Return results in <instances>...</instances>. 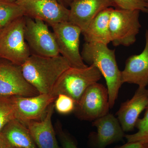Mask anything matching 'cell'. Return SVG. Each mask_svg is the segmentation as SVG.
Returning a JSON list of instances; mask_svg holds the SVG:
<instances>
[{
    "instance_id": "31",
    "label": "cell",
    "mask_w": 148,
    "mask_h": 148,
    "mask_svg": "<svg viewBox=\"0 0 148 148\" xmlns=\"http://www.w3.org/2000/svg\"><path fill=\"white\" fill-rule=\"evenodd\" d=\"M10 148H15V147H10Z\"/></svg>"
},
{
    "instance_id": "16",
    "label": "cell",
    "mask_w": 148,
    "mask_h": 148,
    "mask_svg": "<svg viewBox=\"0 0 148 148\" xmlns=\"http://www.w3.org/2000/svg\"><path fill=\"white\" fill-rule=\"evenodd\" d=\"M54 103L49 106L42 119L30 122L27 125L33 140L38 148H59L52 123Z\"/></svg>"
},
{
    "instance_id": "12",
    "label": "cell",
    "mask_w": 148,
    "mask_h": 148,
    "mask_svg": "<svg viewBox=\"0 0 148 148\" xmlns=\"http://www.w3.org/2000/svg\"><path fill=\"white\" fill-rule=\"evenodd\" d=\"M70 6L69 21L79 27L82 34L102 11L116 7L112 0H73Z\"/></svg>"
},
{
    "instance_id": "2",
    "label": "cell",
    "mask_w": 148,
    "mask_h": 148,
    "mask_svg": "<svg viewBox=\"0 0 148 148\" xmlns=\"http://www.w3.org/2000/svg\"><path fill=\"white\" fill-rule=\"evenodd\" d=\"M99 43H85L82 51L83 60L93 65L100 71L106 81L110 108L114 107L123 84L121 71L118 66L114 49Z\"/></svg>"
},
{
    "instance_id": "20",
    "label": "cell",
    "mask_w": 148,
    "mask_h": 148,
    "mask_svg": "<svg viewBox=\"0 0 148 148\" xmlns=\"http://www.w3.org/2000/svg\"><path fill=\"white\" fill-rule=\"evenodd\" d=\"M135 127L138 131L134 134L125 135L127 143H138L148 147V105L143 118L139 119Z\"/></svg>"
},
{
    "instance_id": "23",
    "label": "cell",
    "mask_w": 148,
    "mask_h": 148,
    "mask_svg": "<svg viewBox=\"0 0 148 148\" xmlns=\"http://www.w3.org/2000/svg\"><path fill=\"white\" fill-rule=\"evenodd\" d=\"M117 9L124 10H140L148 13V9L144 0H112Z\"/></svg>"
},
{
    "instance_id": "1",
    "label": "cell",
    "mask_w": 148,
    "mask_h": 148,
    "mask_svg": "<svg viewBox=\"0 0 148 148\" xmlns=\"http://www.w3.org/2000/svg\"><path fill=\"white\" fill-rule=\"evenodd\" d=\"M21 67L25 79L40 94H49L61 75L71 67L61 55L45 57L32 54Z\"/></svg>"
},
{
    "instance_id": "13",
    "label": "cell",
    "mask_w": 148,
    "mask_h": 148,
    "mask_svg": "<svg viewBox=\"0 0 148 148\" xmlns=\"http://www.w3.org/2000/svg\"><path fill=\"white\" fill-rule=\"evenodd\" d=\"M148 105V89L139 87L130 100L122 103L117 112V119L124 132L132 131L140 114Z\"/></svg>"
},
{
    "instance_id": "27",
    "label": "cell",
    "mask_w": 148,
    "mask_h": 148,
    "mask_svg": "<svg viewBox=\"0 0 148 148\" xmlns=\"http://www.w3.org/2000/svg\"><path fill=\"white\" fill-rule=\"evenodd\" d=\"M59 1H60L62 2V3H64V4L69 5H70L71 3L73 1V0H59Z\"/></svg>"
},
{
    "instance_id": "5",
    "label": "cell",
    "mask_w": 148,
    "mask_h": 148,
    "mask_svg": "<svg viewBox=\"0 0 148 148\" xmlns=\"http://www.w3.org/2000/svg\"><path fill=\"white\" fill-rule=\"evenodd\" d=\"M140 10L113 9L109 21L111 42L114 46L128 47L134 43L140 32Z\"/></svg>"
},
{
    "instance_id": "14",
    "label": "cell",
    "mask_w": 148,
    "mask_h": 148,
    "mask_svg": "<svg viewBox=\"0 0 148 148\" xmlns=\"http://www.w3.org/2000/svg\"><path fill=\"white\" fill-rule=\"evenodd\" d=\"M121 82L146 87L148 85V30L145 34V45L141 53L127 58L123 71Z\"/></svg>"
},
{
    "instance_id": "32",
    "label": "cell",
    "mask_w": 148,
    "mask_h": 148,
    "mask_svg": "<svg viewBox=\"0 0 148 148\" xmlns=\"http://www.w3.org/2000/svg\"><path fill=\"white\" fill-rule=\"evenodd\" d=\"M145 148H148V147H146Z\"/></svg>"
},
{
    "instance_id": "30",
    "label": "cell",
    "mask_w": 148,
    "mask_h": 148,
    "mask_svg": "<svg viewBox=\"0 0 148 148\" xmlns=\"http://www.w3.org/2000/svg\"><path fill=\"white\" fill-rule=\"evenodd\" d=\"M2 29H0V33H1V31H2Z\"/></svg>"
},
{
    "instance_id": "25",
    "label": "cell",
    "mask_w": 148,
    "mask_h": 148,
    "mask_svg": "<svg viewBox=\"0 0 148 148\" xmlns=\"http://www.w3.org/2000/svg\"><path fill=\"white\" fill-rule=\"evenodd\" d=\"M146 146H144L141 143H127L123 145L116 147L114 148H145Z\"/></svg>"
},
{
    "instance_id": "9",
    "label": "cell",
    "mask_w": 148,
    "mask_h": 148,
    "mask_svg": "<svg viewBox=\"0 0 148 148\" xmlns=\"http://www.w3.org/2000/svg\"><path fill=\"white\" fill-rule=\"evenodd\" d=\"M24 16L38 19L51 26L69 21L70 10L57 0H17Z\"/></svg>"
},
{
    "instance_id": "10",
    "label": "cell",
    "mask_w": 148,
    "mask_h": 148,
    "mask_svg": "<svg viewBox=\"0 0 148 148\" xmlns=\"http://www.w3.org/2000/svg\"><path fill=\"white\" fill-rule=\"evenodd\" d=\"M39 94L25 79L21 66L0 62V95L32 97Z\"/></svg>"
},
{
    "instance_id": "11",
    "label": "cell",
    "mask_w": 148,
    "mask_h": 148,
    "mask_svg": "<svg viewBox=\"0 0 148 148\" xmlns=\"http://www.w3.org/2000/svg\"><path fill=\"white\" fill-rule=\"evenodd\" d=\"M56 98L50 93L32 97L13 96L15 119L27 126L30 122L42 119Z\"/></svg>"
},
{
    "instance_id": "7",
    "label": "cell",
    "mask_w": 148,
    "mask_h": 148,
    "mask_svg": "<svg viewBox=\"0 0 148 148\" xmlns=\"http://www.w3.org/2000/svg\"><path fill=\"white\" fill-rule=\"evenodd\" d=\"M24 17V37L32 54L45 57L60 55L53 33L45 22Z\"/></svg>"
},
{
    "instance_id": "6",
    "label": "cell",
    "mask_w": 148,
    "mask_h": 148,
    "mask_svg": "<svg viewBox=\"0 0 148 148\" xmlns=\"http://www.w3.org/2000/svg\"><path fill=\"white\" fill-rule=\"evenodd\" d=\"M51 27L59 53L69 61L71 67L77 69L87 67L79 51L81 29L69 21Z\"/></svg>"
},
{
    "instance_id": "22",
    "label": "cell",
    "mask_w": 148,
    "mask_h": 148,
    "mask_svg": "<svg viewBox=\"0 0 148 148\" xmlns=\"http://www.w3.org/2000/svg\"><path fill=\"white\" fill-rule=\"evenodd\" d=\"M54 109L62 114H68L74 112L76 102L73 99L65 94H59L54 103Z\"/></svg>"
},
{
    "instance_id": "29",
    "label": "cell",
    "mask_w": 148,
    "mask_h": 148,
    "mask_svg": "<svg viewBox=\"0 0 148 148\" xmlns=\"http://www.w3.org/2000/svg\"><path fill=\"white\" fill-rule=\"evenodd\" d=\"M145 3H146V5H147V7L148 9V0H144Z\"/></svg>"
},
{
    "instance_id": "18",
    "label": "cell",
    "mask_w": 148,
    "mask_h": 148,
    "mask_svg": "<svg viewBox=\"0 0 148 148\" xmlns=\"http://www.w3.org/2000/svg\"><path fill=\"white\" fill-rule=\"evenodd\" d=\"M1 133L12 147L37 148L28 127L15 119L9 122Z\"/></svg>"
},
{
    "instance_id": "8",
    "label": "cell",
    "mask_w": 148,
    "mask_h": 148,
    "mask_svg": "<svg viewBox=\"0 0 148 148\" xmlns=\"http://www.w3.org/2000/svg\"><path fill=\"white\" fill-rule=\"evenodd\" d=\"M110 109L107 88L96 82L85 91L74 112L79 119L93 121L108 113Z\"/></svg>"
},
{
    "instance_id": "19",
    "label": "cell",
    "mask_w": 148,
    "mask_h": 148,
    "mask_svg": "<svg viewBox=\"0 0 148 148\" xmlns=\"http://www.w3.org/2000/svg\"><path fill=\"white\" fill-rule=\"evenodd\" d=\"M24 16V11L16 2L0 0V29H3L14 20Z\"/></svg>"
},
{
    "instance_id": "28",
    "label": "cell",
    "mask_w": 148,
    "mask_h": 148,
    "mask_svg": "<svg viewBox=\"0 0 148 148\" xmlns=\"http://www.w3.org/2000/svg\"><path fill=\"white\" fill-rule=\"evenodd\" d=\"M7 1L10 2H15L17 0H5Z\"/></svg>"
},
{
    "instance_id": "15",
    "label": "cell",
    "mask_w": 148,
    "mask_h": 148,
    "mask_svg": "<svg viewBox=\"0 0 148 148\" xmlns=\"http://www.w3.org/2000/svg\"><path fill=\"white\" fill-rule=\"evenodd\" d=\"M92 125L97 128L93 141L95 148H105L123 140L125 134L117 118L108 113L93 121Z\"/></svg>"
},
{
    "instance_id": "24",
    "label": "cell",
    "mask_w": 148,
    "mask_h": 148,
    "mask_svg": "<svg viewBox=\"0 0 148 148\" xmlns=\"http://www.w3.org/2000/svg\"><path fill=\"white\" fill-rule=\"evenodd\" d=\"M59 135L63 148H78L71 138L62 130H60Z\"/></svg>"
},
{
    "instance_id": "26",
    "label": "cell",
    "mask_w": 148,
    "mask_h": 148,
    "mask_svg": "<svg viewBox=\"0 0 148 148\" xmlns=\"http://www.w3.org/2000/svg\"><path fill=\"white\" fill-rule=\"evenodd\" d=\"M10 146L8 145L3 135L0 133V148H10Z\"/></svg>"
},
{
    "instance_id": "21",
    "label": "cell",
    "mask_w": 148,
    "mask_h": 148,
    "mask_svg": "<svg viewBox=\"0 0 148 148\" xmlns=\"http://www.w3.org/2000/svg\"><path fill=\"white\" fill-rule=\"evenodd\" d=\"M15 119L13 96L0 95V133L9 122Z\"/></svg>"
},
{
    "instance_id": "4",
    "label": "cell",
    "mask_w": 148,
    "mask_h": 148,
    "mask_svg": "<svg viewBox=\"0 0 148 148\" xmlns=\"http://www.w3.org/2000/svg\"><path fill=\"white\" fill-rule=\"evenodd\" d=\"M24 16L12 22L0 33V58L21 66L31 56L24 37Z\"/></svg>"
},
{
    "instance_id": "3",
    "label": "cell",
    "mask_w": 148,
    "mask_h": 148,
    "mask_svg": "<svg viewBox=\"0 0 148 148\" xmlns=\"http://www.w3.org/2000/svg\"><path fill=\"white\" fill-rule=\"evenodd\" d=\"M101 76L100 71L93 65L84 69L70 67L61 75L50 94L56 98L60 94L68 95L76 104L88 88L98 82Z\"/></svg>"
},
{
    "instance_id": "17",
    "label": "cell",
    "mask_w": 148,
    "mask_h": 148,
    "mask_svg": "<svg viewBox=\"0 0 148 148\" xmlns=\"http://www.w3.org/2000/svg\"><path fill=\"white\" fill-rule=\"evenodd\" d=\"M113 9L110 7L102 11L90 22L86 30L82 33L86 42L107 45L111 42L109 21Z\"/></svg>"
}]
</instances>
